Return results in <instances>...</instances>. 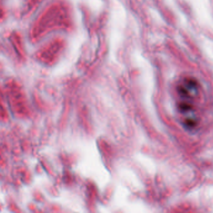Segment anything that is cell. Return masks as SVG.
Wrapping results in <instances>:
<instances>
[{
    "label": "cell",
    "instance_id": "6da1fadb",
    "mask_svg": "<svg viewBox=\"0 0 213 213\" xmlns=\"http://www.w3.org/2000/svg\"><path fill=\"white\" fill-rule=\"evenodd\" d=\"M197 83L192 79H186L183 81L178 87L179 93L182 96L188 97L197 93Z\"/></svg>",
    "mask_w": 213,
    "mask_h": 213
}]
</instances>
